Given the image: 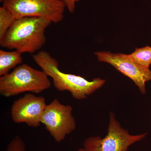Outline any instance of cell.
<instances>
[{
  "label": "cell",
  "mask_w": 151,
  "mask_h": 151,
  "mask_svg": "<svg viewBox=\"0 0 151 151\" xmlns=\"http://www.w3.org/2000/svg\"><path fill=\"white\" fill-rule=\"evenodd\" d=\"M33 58L42 70L52 78L55 89L60 92H70L76 100L86 99L106 82L99 78L89 81L79 76L63 73L60 70L57 60L47 51L39 52L33 55Z\"/></svg>",
  "instance_id": "6da1fadb"
},
{
  "label": "cell",
  "mask_w": 151,
  "mask_h": 151,
  "mask_svg": "<svg viewBox=\"0 0 151 151\" xmlns=\"http://www.w3.org/2000/svg\"><path fill=\"white\" fill-rule=\"evenodd\" d=\"M51 23L44 18L27 17L16 19L0 41L1 46L22 54L35 53L46 43L45 30Z\"/></svg>",
  "instance_id": "7a4b0ae2"
},
{
  "label": "cell",
  "mask_w": 151,
  "mask_h": 151,
  "mask_svg": "<svg viewBox=\"0 0 151 151\" xmlns=\"http://www.w3.org/2000/svg\"><path fill=\"white\" fill-rule=\"evenodd\" d=\"M50 86L48 76L42 70L26 64H20L11 73L0 77V94L6 97L25 92L40 94Z\"/></svg>",
  "instance_id": "3957f363"
},
{
  "label": "cell",
  "mask_w": 151,
  "mask_h": 151,
  "mask_svg": "<svg viewBox=\"0 0 151 151\" xmlns=\"http://www.w3.org/2000/svg\"><path fill=\"white\" fill-rule=\"evenodd\" d=\"M1 2L2 6L15 19L41 17L54 23L63 21L66 9L61 0H1Z\"/></svg>",
  "instance_id": "277c9868"
},
{
  "label": "cell",
  "mask_w": 151,
  "mask_h": 151,
  "mask_svg": "<svg viewBox=\"0 0 151 151\" xmlns=\"http://www.w3.org/2000/svg\"><path fill=\"white\" fill-rule=\"evenodd\" d=\"M108 134L105 137H91L83 142V148L87 151H127L129 147L144 139L147 133L131 135L122 128L116 120L115 114H109Z\"/></svg>",
  "instance_id": "5b68a950"
},
{
  "label": "cell",
  "mask_w": 151,
  "mask_h": 151,
  "mask_svg": "<svg viewBox=\"0 0 151 151\" xmlns=\"http://www.w3.org/2000/svg\"><path fill=\"white\" fill-rule=\"evenodd\" d=\"M72 110L71 106L63 105L57 99L47 105L41 123L57 142H62L76 129Z\"/></svg>",
  "instance_id": "8992f818"
},
{
  "label": "cell",
  "mask_w": 151,
  "mask_h": 151,
  "mask_svg": "<svg viewBox=\"0 0 151 151\" xmlns=\"http://www.w3.org/2000/svg\"><path fill=\"white\" fill-rule=\"evenodd\" d=\"M100 62L106 63L134 81L142 94L146 93V82L151 81V70L139 65L129 55L97 52L94 53Z\"/></svg>",
  "instance_id": "52a82bcc"
},
{
  "label": "cell",
  "mask_w": 151,
  "mask_h": 151,
  "mask_svg": "<svg viewBox=\"0 0 151 151\" xmlns=\"http://www.w3.org/2000/svg\"><path fill=\"white\" fill-rule=\"evenodd\" d=\"M43 96L29 93L14 102L11 108L13 121L17 124L25 123L30 127H39L47 106Z\"/></svg>",
  "instance_id": "ba28073f"
},
{
  "label": "cell",
  "mask_w": 151,
  "mask_h": 151,
  "mask_svg": "<svg viewBox=\"0 0 151 151\" xmlns=\"http://www.w3.org/2000/svg\"><path fill=\"white\" fill-rule=\"evenodd\" d=\"M22 53L17 50H0V76L6 75L23 62Z\"/></svg>",
  "instance_id": "9c48e42d"
},
{
  "label": "cell",
  "mask_w": 151,
  "mask_h": 151,
  "mask_svg": "<svg viewBox=\"0 0 151 151\" xmlns=\"http://www.w3.org/2000/svg\"><path fill=\"white\" fill-rule=\"evenodd\" d=\"M129 55L134 61L143 67L149 68L151 64V47L136 48L135 51Z\"/></svg>",
  "instance_id": "30bf717a"
},
{
  "label": "cell",
  "mask_w": 151,
  "mask_h": 151,
  "mask_svg": "<svg viewBox=\"0 0 151 151\" xmlns=\"http://www.w3.org/2000/svg\"><path fill=\"white\" fill-rule=\"evenodd\" d=\"M16 19L4 8L0 7V41L2 40Z\"/></svg>",
  "instance_id": "8fae6325"
},
{
  "label": "cell",
  "mask_w": 151,
  "mask_h": 151,
  "mask_svg": "<svg viewBox=\"0 0 151 151\" xmlns=\"http://www.w3.org/2000/svg\"><path fill=\"white\" fill-rule=\"evenodd\" d=\"M6 151H27L25 144L20 137L16 136L8 145Z\"/></svg>",
  "instance_id": "7c38bea8"
},
{
  "label": "cell",
  "mask_w": 151,
  "mask_h": 151,
  "mask_svg": "<svg viewBox=\"0 0 151 151\" xmlns=\"http://www.w3.org/2000/svg\"><path fill=\"white\" fill-rule=\"evenodd\" d=\"M65 4V7L69 11V12L72 14L74 12L76 7V3L81 0H61Z\"/></svg>",
  "instance_id": "4fadbf2b"
},
{
  "label": "cell",
  "mask_w": 151,
  "mask_h": 151,
  "mask_svg": "<svg viewBox=\"0 0 151 151\" xmlns=\"http://www.w3.org/2000/svg\"><path fill=\"white\" fill-rule=\"evenodd\" d=\"M78 151H87L85 150V149H84V148H80L78 149Z\"/></svg>",
  "instance_id": "5bb4252c"
}]
</instances>
